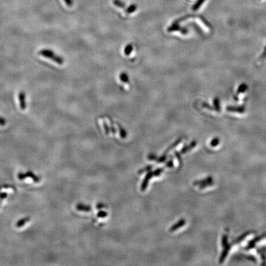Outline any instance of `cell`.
I'll use <instances>...</instances> for the list:
<instances>
[{
	"label": "cell",
	"mask_w": 266,
	"mask_h": 266,
	"mask_svg": "<svg viewBox=\"0 0 266 266\" xmlns=\"http://www.w3.org/2000/svg\"><path fill=\"white\" fill-rule=\"evenodd\" d=\"M205 2V0H198L197 2V3L194 5V6H193L192 9L194 11H197L200 7L203 4V3Z\"/></svg>",
	"instance_id": "cell-8"
},
{
	"label": "cell",
	"mask_w": 266,
	"mask_h": 266,
	"mask_svg": "<svg viewBox=\"0 0 266 266\" xmlns=\"http://www.w3.org/2000/svg\"><path fill=\"white\" fill-rule=\"evenodd\" d=\"M18 99L19 101V106L22 110H25L27 108L26 94L24 91H20L18 94Z\"/></svg>",
	"instance_id": "cell-2"
},
{
	"label": "cell",
	"mask_w": 266,
	"mask_h": 266,
	"mask_svg": "<svg viewBox=\"0 0 266 266\" xmlns=\"http://www.w3.org/2000/svg\"><path fill=\"white\" fill-rule=\"evenodd\" d=\"M107 216V213L105 212V211H100L98 214V216L100 217H105Z\"/></svg>",
	"instance_id": "cell-16"
},
{
	"label": "cell",
	"mask_w": 266,
	"mask_h": 266,
	"mask_svg": "<svg viewBox=\"0 0 266 266\" xmlns=\"http://www.w3.org/2000/svg\"><path fill=\"white\" fill-rule=\"evenodd\" d=\"M120 80L125 83H129V76H127V75L126 74V73L125 72H122L120 75Z\"/></svg>",
	"instance_id": "cell-7"
},
{
	"label": "cell",
	"mask_w": 266,
	"mask_h": 266,
	"mask_svg": "<svg viewBox=\"0 0 266 266\" xmlns=\"http://www.w3.org/2000/svg\"><path fill=\"white\" fill-rule=\"evenodd\" d=\"M118 126L119 127V130H120V136L121 137V138L124 139L126 137V132L125 131V130L120 125L118 124Z\"/></svg>",
	"instance_id": "cell-11"
},
{
	"label": "cell",
	"mask_w": 266,
	"mask_h": 266,
	"mask_svg": "<svg viewBox=\"0 0 266 266\" xmlns=\"http://www.w3.org/2000/svg\"><path fill=\"white\" fill-rule=\"evenodd\" d=\"M166 157L165 155H163V156L161 157L160 158H159L157 160V162H158V163H163V162H164V161L166 160Z\"/></svg>",
	"instance_id": "cell-18"
},
{
	"label": "cell",
	"mask_w": 266,
	"mask_h": 266,
	"mask_svg": "<svg viewBox=\"0 0 266 266\" xmlns=\"http://www.w3.org/2000/svg\"><path fill=\"white\" fill-rule=\"evenodd\" d=\"M195 145H196L195 142H192V144H191L190 145H189V146H186L185 147H184V148L181 150V153H186V152L189 151V150H190L191 149H192V148H193Z\"/></svg>",
	"instance_id": "cell-9"
},
{
	"label": "cell",
	"mask_w": 266,
	"mask_h": 266,
	"mask_svg": "<svg viewBox=\"0 0 266 266\" xmlns=\"http://www.w3.org/2000/svg\"><path fill=\"white\" fill-rule=\"evenodd\" d=\"M153 175H153V172H149V173L146 175V177H145L144 180L143 182H142V186H141V190H142V191H144V190H145L146 189L149 180L152 178V176H153Z\"/></svg>",
	"instance_id": "cell-4"
},
{
	"label": "cell",
	"mask_w": 266,
	"mask_h": 266,
	"mask_svg": "<svg viewBox=\"0 0 266 266\" xmlns=\"http://www.w3.org/2000/svg\"><path fill=\"white\" fill-rule=\"evenodd\" d=\"M132 50H133L132 44H127V45L124 48V54L126 56H129L130 54L131 53V52L132 51Z\"/></svg>",
	"instance_id": "cell-6"
},
{
	"label": "cell",
	"mask_w": 266,
	"mask_h": 266,
	"mask_svg": "<svg viewBox=\"0 0 266 266\" xmlns=\"http://www.w3.org/2000/svg\"><path fill=\"white\" fill-rule=\"evenodd\" d=\"M6 124V120L0 116V125L1 126H5Z\"/></svg>",
	"instance_id": "cell-17"
},
{
	"label": "cell",
	"mask_w": 266,
	"mask_h": 266,
	"mask_svg": "<svg viewBox=\"0 0 266 266\" xmlns=\"http://www.w3.org/2000/svg\"><path fill=\"white\" fill-rule=\"evenodd\" d=\"M64 1H65V3H66V5H67V6H68V7H71V6H72L73 3H72V0H64Z\"/></svg>",
	"instance_id": "cell-20"
},
{
	"label": "cell",
	"mask_w": 266,
	"mask_h": 266,
	"mask_svg": "<svg viewBox=\"0 0 266 266\" xmlns=\"http://www.w3.org/2000/svg\"><path fill=\"white\" fill-rule=\"evenodd\" d=\"M181 140H182L181 139H178V140H177V141H175L173 144H172V145H171V146H170V147L167 149V150L166 151V152H169V150H171V149H172L174 147H175V146H177V145H178V144L180 143V142L181 141Z\"/></svg>",
	"instance_id": "cell-14"
},
{
	"label": "cell",
	"mask_w": 266,
	"mask_h": 266,
	"mask_svg": "<svg viewBox=\"0 0 266 266\" xmlns=\"http://www.w3.org/2000/svg\"><path fill=\"white\" fill-rule=\"evenodd\" d=\"M114 4L115 5V6H116L119 8H124V5L122 2L119 1V0H115Z\"/></svg>",
	"instance_id": "cell-15"
},
{
	"label": "cell",
	"mask_w": 266,
	"mask_h": 266,
	"mask_svg": "<svg viewBox=\"0 0 266 266\" xmlns=\"http://www.w3.org/2000/svg\"><path fill=\"white\" fill-rule=\"evenodd\" d=\"M102 124H103V126H104V130H105V134L107 135L109 134V132H110L109 126L107 124V123H106V121H104V120L102 121Z\"/></svg>",
	"instance_id": "cell-13"
},
{
	"label": "cell",
	"mask_w": 266,
	"mask_h": 266,
	"mask_svg": "<svg viewBox=\"0 0 266 266\" xmlns=\"http://www.w3.org/2000/svg\"><path fill=\"white\" fill-rule=\"evenodd\" d=\"M104 206H105V205L102 204V203H99V204H98V205H97V208H98V209H101V208H105Z\"/></svg>",
	"instance_id": "cell-24"
},
{
	"label": "cell",
	"mask_w": 266,
	"mask_h": 266,
	"mask_svg": "<svg viewBox=\"0 0 266 266\" xmlns=\"http://www.w3.org/2000/svg\"><path fill=\"white\" fill-rule=\"evenodd\" d=\"M77 209L81 211H90L91 208L90 206H85V205H79L77 206Z\"/></svg>",
	"instance_id": "cell-10"
},
{
	"label": "cell",
	"mask_w": 266,
	"mask_h": 266,
	"mask_svg": "<svg viewBox=\"0 0 266 266\" xmlns=\"http://www.w3.org/2000/svg\"><path fill=\"white\" fill-rule=\"evenodd\" d=\"M38 53L39 56L49 59L60 65H63L65 62L63 57L57 55L54 51L49 49H42Z\"/></svg>",
	"instance_id": "cell-1"
},
{
	"label": "cell",
	"mask_w": 266,
	"mask_h": 266,
	"mask_svg": "<svg viewBox=\"0 0 266 266\" xmlns=\"http://www.w3.org/2000/svg\"><path fill=\"white\" fill-rule=\"evenodd\" d=\"M149 160H156L157 159V156L156 155H150L149 156Z\"/></svg>",
	"instance_id": "cell-22"
},
{
	"label": "cell",
	"mask_w": 266,
	"mask_h": 266,
	"mask_svg": "<svg viewBox=\"0 0 266 266\" xmlns=\"http://www.w3.org/2000/svg\"><path fill=\"white\" fill-rule=\"evenodd\" d=\"M180 31L183 34H186L188 32V31L186 28H181L177 24L173 23L172 24V25L168 28V31L171 32V31Z\"/></svg>",
	"instance_id": "cell-3"
},
{
	"label": "cell",
	"mask_w": 266,
	"mask_h": 266,
	"mask_svg": "<svg viewBox=\"0 0 266 266\" xmlns=\"http://www.w3.org/2000/svg\"><path fill=\"white\" fill-rule=\"evenodd\" d=\"M151 168H152V166H148V167H146V169H144L141 170V171H139V173H142V172H145V171H148L150 170Z\"/></svg>",
	"instance_id": "cell-21"
},
{
	"label": "cell",
	"mask_w": 266,
	"mask_h": 266,
	"mask_svg": "<svg viewBox=\"0 0 266 266\" xmlns=\"http://www.w3.org/2000/svg\"><path fill=\"white\" fill-rule=\"evenodd\" d=\"M186 224V220H184V219H181V220H180L178 223H176V224H175L173 226H172L171 227V229H169V231L170 232H174V231H176L177 229H179L180 227H181L182 226H183L184 224Z\"/></svg>",
	"instance_id": "cell-5"
},
{
	"label": "cell",
	"mask_w": 266,
	"mask_h": 266,
	"mask_svg": "<svg viewBox=\"0 0 266 266\" xmlns=\"http://www.w3.org/2000/svg\"><path fill=\"white\" fill-rule=\"evenodd\" d=\"M166 166L169 167V168H171L173 166V161L172 160H170L169 161H168V163H167L166 164Z\"/></svg>",
	"instance_id": "cell-23"
},
{
	"label": "cell",
	"mask_w": 266,
	"mask_h": 266,
	"mask_svg": "<svg viewBox=\"0 0 266 266\" xmlns=\"http://www.w3.org/2000/svg\"><path fill=\"white\" fill-rule=\"evenodd\" d=\"M109 121H110V129H111V131H112V132H113V134H115L116 133V130H115V127H114V126H113V123H112V121H111V120L110 119H109Z\"/></svg>",
	"instance_id": "cell-19"
},
{
	"label": "cell",
	"mask_w": 266,
	"mask_h": 266,
	"mask_svg": "<svg viewBox=\"0 0 266 266\" xmlns=\"http://www.w3.org/2000/svg\"><path fill=\"white\" fill-rule=\"evenodd\" d=\"M136 8H137V6H136L135 5H131V6H130L127 9V10H126V13H128V14L132 13L135 12V11H136Z\"/></svg>",
	"instance_id": "cell-12"
}]
</instances>
